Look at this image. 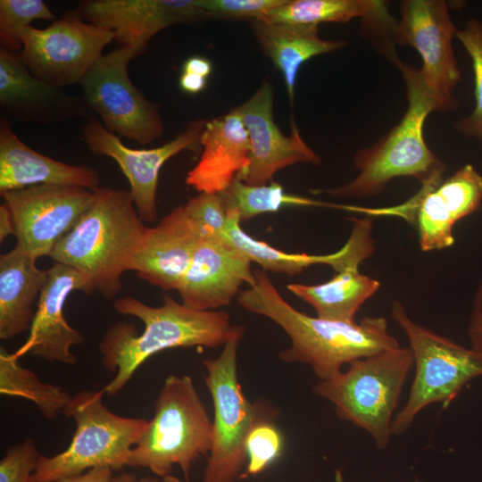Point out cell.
I'll use <instances>...</instances> for the list:
<instances>
[{"instance_id": "1", "label": "cell", "mask_w": 482, "mask_h": 482, "mask_svg": "<svg viewBox=\"0 0 482 482\" xmlns=\"http://www.w3.org/2000/svg\"><path fill=\"white\" fill-rule=\"evenodd\" d=\"M253 274L255 282L239 293L238 304L278 324L291 340L279 359L308 364L320 380L336 376L346 363L399 346L384 317L366 316L359 322L312 317L288 303L266 271Z\"/></svg>"}, {"instance_id": "2", "label": "cell", "mask_w": 482, "mask_h": 482, "mask_svg": "<svg viewBox=\"0 0 482 482\" xmlns=\"http://www.w3.org/2000/svg\"><path fill=\"white\" fill-rule=\"evenodd\" d=\"M162 301L159 307L129 295L114 301L118 313L140 320L144 329L138 334L131 323L117 322L104 335L99 345L102 363L115 374L103 388L104 394H118L137 368L159 352L179 347L217 348L226 343L233 328L227 312L195 310L170 295H164Z\"/></svg>"}, {"instance_id": "3", "label": "cell", "mask_w": 482, "mask_h": 482, "mask_svg": "<svg viewBox=\"0 0 482 482\" xmlns=\"http://www.w3.org/2000/svg\"><path fill=\"white\" fill-rule=\"evenodd\" d=\"M391 62L398 67L405 82L408 105L403 118L377 144L354 154L353 163L359 170L354 179L339 187L312 190V194L367 198L382 193L395 178L412 177L423 184L443 176L445 163L428 147L423 126L430 112L452 109L428 90L420 69L403 62L398 56Z\"/></svg>"}, {"instance_id": "4", "label": "cell", "mask_w": 482, "mask_h": 482, "mask_svg": "<svg viewBox=\"0 0 482 482\" xmlns=\"http://www.w3.org/2000/svg\"><path fill=\"white\" fill-rule=\"evenodd\" d=\"M145 229L129 191L99 187L92 205L50 257L84 273L96 291L112 299L121 290V276L129 270Z\"/></svg>"}, {"instance_id": "5", "label": "cell", "mask_w": 482, "mask_h": 482, "mask_svg": "<svg viewBox=\"0 0 482 482\" xmlns=\"http://www.w3.org/2000/svg\"><path fill=\"white\" fill-rule=\"evenodd\" d=\"M212 436V420L192 378L170 375L156 398L154 417L132 448L127 466L165 477L178 465L188 479L196 459L209 454Z\"/></svg>"}, {"instance_id": "6", "label": "cell", "mask_w": 482, "mask_h": 482, "mask_svg": "<svg viewBox=\"0 0 482 482\" xmlns=\"http://www.w3.org/2000/svg\"><path fill=\"white\" fill-rule=\"evenodd\" d=\"M245 333L234 325L220 355L203 362L204 380L213 403L212 446L203 482H236L247 461L245 445L253 428L276 420V409L265 402H251L237 378V349Z\"/></svg>"}, {"instance_id": "7", "label": "cell", "mask_w": 482, "mask_h": 482, "mask_svg": "<svg viewBox=\"0 0 482 482\" xmlns=\"http://www.w3.org/2000/svg\"><path fill=\"white\" fill-rule=\"evenodd\" d=\"M412 366L410 347L399 345L353 361L345 371L320 380L313 392L329 401L340 419L365 429L377 446L384 449L392 436V416Z\"/></svg>"}, {"instance_id": "8", "label": "cell", "mask_w": 482, "mask_h": 482, "mask_svg": "<svg viewBox=\"0 0 482 482\" xmlns=\"http://www.w3.org/2000/svg\"><path fill=\"white\" fill-rule=\"evenodd\" d=\"M104 395L85 390L71 397L63 413L76 423L73 437L62 453L39 456L30 482H55L97 467L120 471L127 466L148 420L110 411L103 403Z\"/></svg>"}, {"instance_id": "9", "label": "cell", "mask_w": 482, "mask_h": 482, "mask_svg": "<svg viewBox=\"0 0 482 482\" xmlns=\"http://www.w3.org/2000/svg\"><path fill=\"white\" fill-rule=\"evenodd\" d=\"M391 316L408 337L415 365L408 400L392 421L391 433L399 436L424 408L435 403L447 405L482 376V353L416 323L399 301L393 302Z\"/></svg>"}, {"instance_id": "10", "label": "cell", "mask_w": 482, "mask_h": 482, "mask_svg": "<svg viewBox=\"0 0 482 482\" xmlns=\"http://www.w3.org/2000/svg\"><path fill=\"white\" fill-rule=\"evenodd\" d=\"M137 56L129 46L103 54L80 86L86 104L107 130L145 145L163 135L165 125L161 104L148 100L129 79V63Z\"/></svg>"}, {"instance_id": "11", "label": "cell", "mask_w": 482, "mask_h": 482, "mask_svg": "<svg viewBox=\"0 0 482 482\" xmlns=\"http://www.w3.org/2000/svg\"><path fill=\"white\" fill-rule=\"evenodd\" d=\"M22 40L20 56L30 73L62 88L80 84L114 34L87 21L75 9L46 29L29 27Z\"/></svg>"}, {"instance_id": "12", "label": "cell", "mask_w": 482, "mask_h": 482, "mask_svg": "<svg viewBox=\"0 0 482 482\" xmlns=\"http://www.w3.org/2000/svg\"><path fill=\"white\" fill-rule=\"evenodd\" d=\"M442 177L421 184L405 204L381 209L357 208V212L403 218L417 229L424 252L450 247L454 244V225L481 207L482 176L473 165L466 164L447 179Z\"/></svg>"}, {"instance_id": "13", "label": "cell", "mask_w": 482, "mask_h": 482, "mask_svg": "<svg viewBox=\"0 0 482 482\" xmlns=\"http://www.w3.org/2000/svg\"><path fill=\"white\" fill-rule=\"evenodd\" d=\"M14 227L16 247L35 259L50 256L95 200V191L70 185H39L1 194Z\"/></svg>"}, {"instance_id": "14", "label": "cell", "mask_w": 482, "mask_h": 482, "mask_svg": "<svg viewBox=\"0 0 482 482\" xmlns=\"http://www.w3.org/2000/svg\"><path fill=\"white\" fill-rule=\"evenodd\" d=\"M455 28L444 0H403L394 43L411 46L420 54V77L428 90L453 111L460 103L453 91L461 72L453 50Z\"/></svg>"}, {"instance_id": "15", "label": "cell", "mask_w": 482, "mask_h": 482, "mask_svg": "<svg viewBox=\"0 0 482 482\" xmlns=\"http://www.w3.org/2000/svg\"><path fill=\"white\" fill-rule=\"evenodd\" d=\"M205 123L204 119L195 120L173 139L158 147L133 149L92 116L83 124L80 139L93 154L116 162L129 180V194L139 217L144 222L152 223L157 219L156 190L162 165L181 152H199Z\"/></svg>"}, {"instance_id": "16", "label": "cell", "mask_w": 482, "mask_h": 482, "mask_svg": "<svg viewBox=\"0 0 482 482\" xmlns=\"http://www.w3.org/2000/svg\"><path fill=\"white\" fill-rule=\"evenodd\" d=\"M273 88L264 81L242 104L235 107L247 130L250 162L237 179L248 186H263L272 181L280 170L299 162L319 165L320 157L300 135L294 117L291 134L284 135L273 119Z\"/></svg>"}, {"instance_id": "17", "label": "cell", "mask_w": 482, "mask_h": 482, "mask_svg": "<svg viewBox=\"0 0 482 482\" xmlns=\"http://www.w3.org/2000/svg\"><path fill=\"white\" fill-rule=\"evenodd\" d=\"M88 22L108 29L137 55L161 30L207 18L196 0H86L76 8Z\"/></svg>"}, {"instance_id": "18", "label": "cell", "mask_w": 482, "mask_h": 482, "mask_svg": "<svg viewBox=\"0 0 482 482\" xmlns=\"http://www.w3.org/2000/svg\"><path fill=\"white\" fill-rule=\"evenodd\" d=\"M95 291L91 280L81 271L54 262L39 295L27 341L14 353L20 358L31 353L47 362L73 365V345L83 344L82 333L73 328L63 315L65 301L73 291Z\"/></svg>"}, {"instance_id": "19", "label": "cell", "mask_w": 482, "mask_h": 482, "mask_svg": "<svg viewBox=\"0 0 482 482\" xmlns=\"http://www.w3.org/2000/svg\"><path fill=\"white\" fill-rule=\"evenodd\" d=\"M251 262L225 236L201 238L177 290L182 303L199 311L229 305L244 283L255 282Z\"/></svg>"}, {"instance_id": "20", "label": "cell", "mask_w": 482, "mask_h": 482, "mask_svg": "<svg viewBox=\"0 0 482 482\" xmlns=\"http://www.w3.org/2000/svg\"><path fill=\"white\" fill-rule=\"evenodd\" d=\"M0 105L12 119L53 124L96 116L76 96L33 76L20 54L0 50Z\"/></svg>"}, {"instance_id": "21", "label": "cell", "mask_w": 482, "mask_h": 482, "mask_svg": "<svg viewBox=\"0 0 482 482\" xmlns=\"http://www.w3.org/2000/svg\"><path fill=\"white\" fill-rule=\"evenodd\" d=\"M201 237L179 205L154 227H146L129 270L164 291L178 290Z\"/></svg>"}, {"instance_id": "22", "label": "cell", "mask_w": 482, "mask_h": 482, "mask_svg": "<svg viewBox=\"0 0 482 482\" xmlns=\"http://www.w3.org/2000/svg\"><path fill=\"white\" fill-rule=\"evenodd\" d=\"M200 142L202 154L186 183L200 193H221L250 162V139L238 112L206 120Z\"/></svg>"}, {"instance_id": "23", "label": "cell", "mask_w": 482, "mask_h": 482, "mask_svg": "<svg viewBox=\"0 0 482 482\" xmlns=\"http://www.w3.org/2000/svg\"><path fill=\"white\" fill-rule=\"evenodd\" d=\"M39 185H70L91 191L99 188L98 172L87 165H72L31 149L0 122V194Z\"/></svg>"}, {"instance_id": "24", "label": "cell", "mask_w": 482, "mask_h": 482, "mask_svg": "<svg viewBox=\"0 0 482 482\" xmlns=\"http://www.w3.org/2000/svg\"><path fill=\"white\" fill-rule=\"evenodd\" d=\"M228 223L224 236L242 250L262 270L294 276L316 264L331 266L336 272L360 263L370 257L375 251L374 240L362 228L352 229L346 243L338 251L329 254L289 253L278 250L263 241L257 240L240 227V219L234 210L227 209Z\"/></svg>"}, {"instance_id": "25", "label": "cell", "mask_w": 482, "mask_h": 482, "mask_svg": "<svg viewBox=\"0 0 482 482\" xmlns=\"http://www.w3.org/2000/svg\"><path fill=\"white\" fill-rule=\"evenodd\" d=\"M36 261L16 246L0 256L1 340L30 328L33 305L48 278V270L37 268Z\"/></svg>"}, {"instance_id": "26", "label": "cell", "mask_w": 482, "mask_h": 482, "mask_svg": "<svg viewBox=\"0 0 482 482\" xmlns=\"http://www.w3.org/2000/svg\"><path fill=\"white\" fill-rule=\"evenodd\" d=\"M253 33L262 50L283 75L291 104L300 67L309 59L344 47L345 40L319 36L318 26L267 23L251 21Z\"/></svg>"}, {"instance_id": "27", "label": "cell", "mask_w": 482, "mask_h": 482, "mask_svg": "<svg viewBox=\"0 0 482 482\" xmlns=\"http://www.w3.org/2000/svg\"><path fill=\"white\" fill-rule=\"evenodd\" d=\"M359 266L337 272L319 285L293 283L289 292L309 303L317 317L337 321H355L360 307L379 289V281L360 273Z\"/></svg>"}, {"instance_id": "28", "label": "cell", "mask_w": 482, "mask_h": 482, "mask_svg": "<svg viewBox=\"0 0 482 482\" xmlns=\"http://www.w3.org/2000/svg\"><path fill=\"white\" fill-rule=\"evenodd\" d=\"M388 15L386 2L379 0H285L261 21L318 26L322 22H347L354 18L376 21Z\"/></svg>"}, {"instance_id": "29", "label": "cell", "mask_w": 482, "mask_h": 482, "mask_svg": "<svg viewBox=\"0 0 482 482\" xmlns=\"http://www.w3.org/2000/svg\"><path fill=\"white\" fill-rule=\"evenodd\" d=\"M0 393L33 402L46 420L63 412L71 397L62 386L42 382L4 346L0 347Z\"/></svg>"}, {"instance_id": "30", "label": "cell", "mask_w": 482, "mask_h": 482, "mask_svg": "<svg viewBox=\"0 0 482 482\" xmlns=\"http://www.w3.org/2000/svg\"><path fill=\"white\" fill-rule=\"evenodd\" d=\"M219 194L226 208L237 212L241 222L260 214L277 212L285 206L327 205L309 198L287 194L284 187L274 181L270 185L248 186L236 178L227 189Z\"/></svg>"}, {"instance_id": "31", "label": "cell", "mask_w": 482, "mask_h": 482, "mask_svg": "<svg viewBox=\"0 0 482 482\" xmlns=\"http://www.w3.org/2000/svg\"><path fill=\"white\" fill-rule=\"evenodd\" d=\"M36 20L54 21L56 16L42 0H0L1 50L20 54L23 33Z\"/></svg>"}, {"instance_id": "32", "label": "cell", "mask_w": 482, "mask_h": 482, "mask_svg": "<svg viewBox=\"0 0 482 482\" xmlns=\"http://www.w3.org/2000/svg\"><path fill=\"white\" fill-rule=\"evenodd\" d=\"M455 37L470 55L474 72L475 107L472 112L455 123L460 134L482 141V21L471 18L461 29H457Z\"/></svg>"}, {"instance_id": "33", "label": "cell", "mask_w": 482, "mask_h": 482, "mask_svg": "<svg viewBox=\"0 0 482 482\" xmlns=\"http://www.w3.org/2000/svg\"><path fill=\"white\" fill-rule=\"evenodd\" d=\"M275 420H262L251 430L245 445L247 461L240 479L260 475L281 456L284 438Z\"/></svg>"}, {"instance_id": "34", "label": "cell", "mask_w": 482, "mask_h": 482, "mask_svg": "<svg viewBox=\"0 0 482 482\" xmlns=\"http://www.w3.org/2000/svg\"><path fill=\"white\" fill-rule=\"evenodd\" d=\"M201 238L222 237L228 223V211L219 193H200L184 205Z\"/></svg>"}, {"instance_id": "35", "label": "cell", "mask_w": 482, "mask_h": 482, "mask_svg": "<svg viewBox=\"0 0 482 482\" xmlns=\"http://www.w3.org/2000/svg\"><path fill=\"white\" fill-rule=\"evenodd\" d=\"M207 18L249 19L261 21L285 0H196Z\"/></svg>"}, {"instance_id": "36", "label": "cell", "mask_w": 482, "mask_h": 482, "mask_svg": "<svg viewBox=\"0 0 482 482\" xmlns=\"http://www.w3.org/2000/svg\"><path fill=\"white\" fill-rule=\"evenodd\" d=\"M39 456L32 437L11 446L0 461V482H30Z\"/></svg>"}, {"instance_id": "37", "label": "cell", "mask_w": 482, "mask_h": 482, "mask_svg": "<svg viewBox=\"0 0 482 482\" xmlns=\"http://www.w3.org/2000/svg\"><path fill=\"white\" fill-rule=\"evenodd\" d=\"M468 335L471 348L482 353V284L478 288L473 301Z\"/></svg>"}, {"instance_id": "38", "label": "cell", "mask_w": 482, "mask_h": 482, "mask_svg": "<svg viewBox=\"0 0 482 482\" xmlns=\"http://www.w3.org/2000/svg\"><path fill=\"white\" fill-rule=\"evenodd\" d=\"M112 470L108 467H97L73 477L63 478L55 482H111Z\"/></svg>"}, {"instance_id": "39", "label": "cell", "mask_w": 482, "mask_h": 482, "mask_svg": "<svg viewBox=\"0 0 482 482\" xmlns=\"http://www.w3.org/2000/svg\"><path fill=\"white\" fill-rule=\"evenodd\" d=\"M212 71V62L201 56H192L183 63L182 72L195 74L207 78Z\"/></svg>"}, {"instance_id": "40", "label": "cell", "mask_w": 482, "mask_h": 482, "mask_svg": "<svg viewBox=\"0 0 482 482\" xmlns=\"http://www.w3.org/2000/svg\"><path fill=\"white\" fill-rule=\"evenodd\" d=\"M205 85L206 78L187 72L180 75L179 86L185 92L197 94L205 87Z\"/></svg>"}, {"instance_id": "41", "label": "cell", "mask_w": 482, "mask_h": 482, "mask_svg": "<svg viewBox=\"0 0 482 482\" xmlns=\"http://www.w3.org/2000/svg\"><path fill=\"white\" fill-rule=\"evenodd\" d=\"M14 235V227L7 205L3 203L0 205V240H4L8 236Z\"/></svg>"}, {"instance_id": "42", "label": "cell", "mask_w": 482, "mask_h": 482, "mask_svg": "<svg viewBox=\"0 0 482 482\" xmlns=\"http://www.w3.org/2000/svg\"><path fill=\"white\" fill-rule=\"evenodd\" d=\"M139 482H181L178 478L168 475L165 477H144L142 478H139Z\"/></svg>"}, {"instance_id": "43", "label": "cell", "mask_w": 482, "mask_h": 482, "mask_svg": "<svg viewBox=\"0 0 482 482\" xmlns=\"http://www.w3.org/2000/svg\"><path fill=\"white\" fill-rule=\"evenodd\" d=\"M111 482H139V478L135 474L121 472L119 475L113 476Z\"/></svg>"}, {"instance_id": "44", "label": "cell", "mask_w": 482, "mask_h": 482, "mask_svg": "<svg viewBox=\"0 0 482 482\" xmlns=\"http://www.w3.org/2000/svg\"><path fill=\"white\" fill-rule=\"evenodd\" d=\"M415 482H421V481H420V480L416 479V480H415Z\"/></svg>"}]
</instances>
